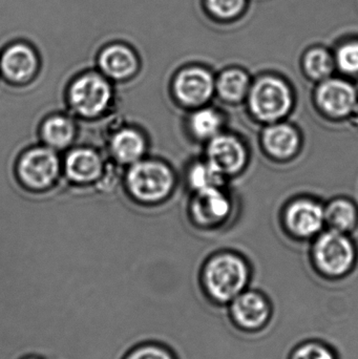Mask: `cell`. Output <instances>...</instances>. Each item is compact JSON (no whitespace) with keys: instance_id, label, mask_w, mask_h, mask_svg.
Here are the masks:
<instances>
[{"instance_id":"1","label":"cell","mask_w":358,"mask_h":359,"mask_svg":"<svg viewBox=\"0 0 358 359\" xmlns=\"http://www.w3.org/2000/svg\"><path fill=\"white\" fill-rule=\"evenodd\" d=\"M116 86L98 69L78 72L67 88L69 113L80 120L92 121L109 115L115 102Z\"/></svg>"},{"instance_id":"2","label":"cell","mask_w":358,"mask_h":359,"mask_svg":"<svg viewBox=\"0 0 358 359\" xmlns=\"http://www.w3.org/2000/svg\"><path fill=\"white\" fill-rule=\"evenodd\" d=\"M202 283L204 292L214 305L227 307L247 289L249 269L237 255L221 253L206 264Z\"/></svg>"},{"instance_id":"3","label":"cell","mask_w":358,"mask_h":359,"mask_svg":"<svg viewBox=\"0 0 358 359\" xmlns=\"http://www.w3.org/2000/svg\"><path fill=\"white\" fill-rule=\"evenodd\" d=\"M62 163L58 151L43 144H35L25 149L19 155L15 172L19 183L33 192L52 189L61 179Z\"/></svg>"},{"instance_id":"4","label":"cell","mask_w":358,"mask_h":359,"mask_svg":"<svg viewBox=\"0 0 358 359\" xmlns=\"http://www.w3.org/2000/svg\"><path fill=\"white\" fill-rule=\"evenodd\" d=\"M123 185L130 198L142 204H155L168 196L174 176L163 162L140 160L124 174Z\"/></svg>"},{"instance_id":"5","label":"cell","mask_w":358,"mask_h":359,"mask_svg":"<svg viewBox=\"0 0 358 359\" xmlns=\"http://www.w3.org/2000/svg\"><path fill=\"white\" fill-rule=\"evenodd\" d=\"M39 50L25 40L8 42L0 50V78L14 86L32 83L41 71Z\"/></svg>"},{"instance_id":"6","label":"cell","mask_w":358,"mask_h":359,"mask_svg":"<svg viewBox=\"0 0 358 359\" xmlns=\"http://www.w3.org/2000/svg\"><path fill=\"white\" fill-rule=\"evenodd\" d=\"M249 107L254 115L263 121L282 119L291 109L292 96L289 86L281 78L264 76L250 88Z\"/></svg>"},{"instance_id":"7","label":"cell","mask_w":358,"mask_h":359,"mask_svg":"<svg viewBox=\"0 0 358 359\" xmlns=\"http://www.w3.org/2000/svg\"><path fill=\"white\" fill-rule=\"evenodd\" d=\"M313 257L322 273L329 278H340L354 264V246L344 232L331 229L317 240Z\"/></svg>"},{"instance_id":"8","label":"cell","mask_w":358,"mask_h":359,"mask_svg":"<svg viewBox=\"0 0 358 359\" xmlns=\"http://www.w3.org/2000/svg\"><path fill=\"white\" fill-rule=\"evenodd\" d=\"M229 320L237 330L258 333L269 326L273 318V305L260 291L246 289L227 306Z\"/></svg>"},{"instance_id":"9","label":"cell","mask_w":358,"mask_h":359,"mask_svg":"<svg viewBox=\"0 0 358 359\" xmlns=\"http://www.w3.org/2000/svg\"><path fill=\"white\" fill-rule=\"evenodd\" d=\"M95 65L111 82L125 83L140 69V58L130 44L116 40L103 44L97 53Z\"/></svg>"},{"instance_id":"10","label":"cell","mask_w":358,"mask_h":359,"mask_svg":"<svg viewBox=\"0 0 358 359\" xmlns=\"http://www.w3.org/2000/svg\"><path fill=\"white\" fill-rule=\"evenodd\" d=\"M106 164L98 149L79 145L69 149L62 164L64 179L81 187L94 186L104 176Z\"/></svg>"},{"instance_id":"11","label":"cell","mask_w":358,"mask_h":359,"mask_svg":"<svg viewBox=\"0 0 358 359\" xmlns=\"http://www.w3.org/2000/svg\"><path fill=\"white\" fill-rule=\"evenodd\" d=\"M216 83L212 73L205 67H187L174 78V90L177 98L186 105H201L209 100Z\"/></svg>"},{"instance_id":"12","label":"cell","mask_w":358,"mask_h":359,"mask_svg":"<svg viewBox=\"0 0 358 359\" xmlns=\"http://www.w3.org/2000/svg\"><path fill=\"white\" fill-rule=\"evenodd\" d=\"M106 147L116 163L130 166L143 159L147 143L140 130L132 126H123L111 133Z\"/></svg>"},{"instance_id":"13","label":"cell","mask_w":358,"mask_h":359,"mask_svg":"<svg viewBox=\"0 0 358 359\" xmlns=\"http://www.w3.org/2000/svg\"><path fill=\"white\" fill-rule=\"evenodd\" d=\"M317 99L319 107L326 113L333 117H344L354 109L357 95L349 82L328 78L317 88Z\"/></svg>"},{"instance_id":"14","label":"cell","mask_w":358,"mask_h":359,"mask_svg":"<svg viewBox=\"0 0 358 359\" xmlns=\"http://www.w3.org/2000/svg\"><path fill=\"white\" fill-rule=\"evenodd\" d=\"M208 162L221 174L233 175L242 170L246 161L245 149L235 137L216 135L207 147Z\"/></svg>"},{"instance_id":"15","label":"cell","mask_w":358,"mask_h":359,"mask_svg":"<svg viewBox=\"0 0 358 359\" xmlns=\"http://www.w3.org/2000/svg\"><path fill=\"white\" fill-rule=\"evenodd\" d=\"M77 130L75 118L67 111L50 114L40 124V143L56 151H65L75 143Z\"/></svg>"},{"instance_id":"16","label":"cell","mask_w":358,"mask_h":359,"mask_svg":"<svg viewBox=\"0 0 358 359\" xmlns=\"http://www.w3.org/2000/svg\"><path fill=\"white\" fill-rule=\"evenodd\" d=\"M286 222L294 234L307 238L322 229L325 223V210L312 201H296L288 208Z\"/></svg>"},{"instance_id":"17","label":"cell","mask_w":358,"mask_h":359,"mask_svg":"<svg viewBox=\"0 0 358 359\" xmlns=\"http://www.w3.org/2000/svg\"><path fill=\"white\" fill-rule=\"evenodd\" d=\"M193 209L195 219L204 224H214L227 217L230 204L219 188H210L197 192Z\"/></svg>"},{"instance_id":"18","label":"cell","mask_w":358,"mask_h":359,"mask_svg":"<svg viewBox=\"0 0 358 359\" xmlns=\"http://www.w3.org/2000/svg\"><path fill=\"white\" fill-rule=\"evenodd\" d=\"M263 142L271 155L284 159L296 153L300 139L292 126L280 123L269 126L265 130Z\"/></svg>"},{"instance_id":"19","label":"cell","mask_w":358,"mask_h":359,"mask_svg":"<svg viewBox=\"0 0 358 359\" xmlns=\"http://www.w3.org/2000/svg\"><path fill=\"white\" fill-rule=\"evenodd\" d=\"M216 88L224 100L240 102L249 94V76L239 67H229L219 76Z\"/></svg>"},{"instance_id":"20","label":"cell","mask_w":358,"mask_h":359,"mask_svg":"<svg viewBox=\"0 0 358 359\" xmlns=\"http://www.w3.org/2000/svg\"><path fill=\"white\" fill-rule=\"evenodd\" d=\"M336 67V59L324 46H312L305 52L303 67L309 77L315 80L328 79Z\"/></svg>"},{"instance_id":"21","label":"cell","mask_w":358,"mask_h":359,"mask_svg":"<svg viewBox=\"0 0 358 359\" xmlns=\"http://www.w3.org/2000/svg\"><path fill=\"white\" fill-rule=\"evenodd\" d=\"M325 222L332 230L346 232L352 229L357 222V209L350 201L338 198L328 205L325 210Z\"/></svg>"},{"instance_id":"22","label":"cell","mask_w":358,"mask_h":359,"mask_svg":"<svg viewBox=\"0 0 358 359\" xmlns=\"http://www.w3.org/2000/svg\"><path fill=\"white\" fill-rule=\"evenodd\" d=\"M191 132L200 139H210L220 133L222 126V118L212 109H202L191 116Z\"/></svg>"},{"instance_id":"23","label":"cell","mask_w":358,"mask_h":359,"mask_svg":"<svg viewBox=\"0 0 358 359\" xmlns=\"http://www.w3.org/2000/svg\"><path fill=\"white\" fill-rule=\"evenodd\" d=\"M248 0H204V8L212 18L231 22L243 16Z\"/></svg>"},{"instance_id":"24","label":"cell","mask_w":358,"mask_h":359,"mask_svg":"<svg viewBox=\"0 0 358 359\" xmlns=\"http://www.w3.org/2000/svg\"><path fill=\"white\" fill-rule=\"evenodd\" d=\"M224 175L221 174L209 162L199 163L191 168L189 172V182L195 191L219 188L223 183Z\"/></svg>"},{"instance_id":"25","label":"cell","mask_w":358,"mask_h":359,"mask_svg":"<svg viewBox=\"0 0 358 359\" xmlns=\"http://www.w3.org/2000/svg\"><path fill=\"white\" fill-rule=\"evenodd\" d=\"M289 359H336V354L328 344L311 339L294 347Z\"/></svg>"},{"instance_id":"26","label":"cell","mask_w":358,"mask_h":359,"mask_svg":"<svg viewBox=\"0 0 358 359\" xmlns=\"http://www.w3.org/2000/svg\"><path fill=\"white\" fill-rule=\"evenodd\" d=\"M336 65L346 74L358 73V41H349L342 44L336 50Z\"/></svg>"},{"instance_id":"27","label":"cell","mask_w":358,"mask_h":359,"mask_svg":"<svg viewBox=\"0 0 358 359\" xmlns=\"http://www.w3.org/2000/svg\"><path fill=\"white\" fill-rule=\"evenodd\" d=\"M125 359H177V356L165 346L147 344L132 350Z\"/></svg>"},{"instance_id":"28","label":"cell","mask_w":358,"mask_h":359,"mask_svg":"<svg viewBox=\"0 0 358 359\" xmlns=\"http://www.w3.org/2000/svg\"><path fill=\"white\" fill-rule=\"evenodd\" d=\"M29 359H35V358H29Z\"/></svg>"}]
</instances>
